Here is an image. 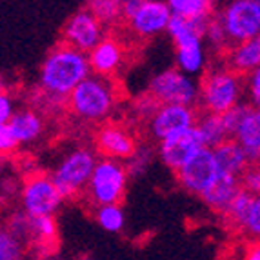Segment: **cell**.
Masks as SVG:
<instances>
[{
	"instance_id": "6da1fadb",
	"label": "cell",
	"mask_w": 260,
	"mask_h": 260,
	"mask_svg": "<svg viewBox=\"0 0 260 260\" xmlns=\"http://www.w3.org/2000/svg\"><path fill=\"white\" fill-rule=\"evenodd\" d=\"M91 75L87 55L58 44L44 58L40 68V89L48 99H68L80 82Z\"/></svg>"
},
{
	"instance_id": "7a4b0ae2",
	"label": "cell",
	"mask_w": 260,
	"mask_h": 260,
	"mask_svg": "<svg viewBox=\"0 0 260 260\" xmlns=\"http://www.w3.org/2000/svg\"><path fill=\"white\" fill-rule=\"evenodd\" d=\"M209 18H197L186 20L180 17H171L168 33L175 44V58L177 70L187 77H195L206 71V48L202 44L204 31L208 27Z\"/></svg>"
},
{
	"instance_id": "3957f363",
	"label": "cell",
	"mask_w": 260,
	"mask_h": 260,
	"mask_svg": "<svg viewBox=\"0 0 260 260\" xmlns=\"http://www.w3.org/2000/svg\"><path fill=\"white\" fill-rule=\"evenodd\" d=\"M244 96V77L233 73L228 66L206 70L199 84V106L204 113L224 115Z\"/></svg>"
},
{
	"instance_id": "277c9868",
	"label": "cell",
	"mask_w": 260,
	"mask_h": 260,
	"mask_svg": "<svg viewBox=\"0 0 260 260\" xmlns=\"http://www.w3.org/2000/svg\"><path fill=\"white\" fill-rule=\"evenodd\" d=\"M117 104V87L111 78L89 77L80 82L68 96V106L71 113L80 120L100 122L111 115L113 108Z\"/></svg>"
},
{
	"instance_id": "5b68a950",
	"label": "cell",
	"mask_w": 260,
	"mask_h": 260,
	"mask_svg": "<svg viewBox=\"0 0 260 260\" xmlns=\"http://www.w3.org/2000/svg\"><path fill=\"white\" fill-rule=\"evenodd\" d=\"M96 160H99L96 153L87 148L73 149L70 155L62 158L60 164L56 166L55 173L51 175L53 184L60 193L62 200L73 199L82 189H86Z\"/></svg>"
},
{
	"instance_id": "8992f818",
	"label": "cell",
	"mask_w": 260,
	"mask_h": 260,
	"mask_svg": "<svg viewBox=\"0 0 260 260\" xmlns=\"http://www.w3.org/2000/svg\"><path fill=\"white\" fill-rule=\"evenodd\" d=\"M127 171L124 162L113 160V158H99L93 169L91 178L87 182V195L93 204L111 206L120 204L122 197L127 187Z\"/></svg>"
},
{
	"instance_id": "52a82bcc",
	"label": "cell",
	"mask_w": 260,
	"mask_h": 260,
	"mask_svg": "<svg viewBox=\"0 0 260 260\" xmlns=\"http://www.w3.org/2000/svg\"><path fill=\"white\" fill-rule=\"evenodd\" d=\"M217 17L231 46L242 44L260 35V2L258 0H233L220 9Z\"/></svg>"
},
{
	"instance_id": "ba28073f",
	"label": "cell",
	"mask_w": 260,
	"mask_h": 260,
	"mask_svg": "<svg viewBox=\"0 0 260 260\" xmlns=\"http://www.w3.org/2000/svg\"><path fill=\"white\" fill-rule=\"evenodd\" d=\"M148 93L160 106H189L199 104V84L193 77H187L182 71L169 68L149 80Z\"/></svg>"
},
{
	"instance_id": "9c48e42d",
	"label": "cell",
	"mask_w": 260,
	"mask_h": 260,
	"mask_svg": "<svg viewBox=\"0 0 260 260\" xmlns=\"http://www.w3.org/2000/svg\"><path fill=\"white\" fill-rule=\"evenodd\" d=\"M64 202L53 178L44 173L29 175L22 187V206L27 217H53Z\"/></svg>"
},
{
	"instance_id": "30bf717a",
	"label": "cell",
	"mask_w": 260,
	"mask_h": 260,
	"mask_svg": "<svg viewBox=\"0 0 260 260\" xmlns=\"http://www.w3.org/2000/svg\"><path fill=\"white\" fill-rule=\"evenodd\" d=\"M104 37V26L87 11V8L78 9L77 13L71 15L62 29V44L84 55L99 46Z\"/></svg>"
},
{
	"instance_id": "8fae6325",
	"label": "cell",
	"mask_w": 260,
	"mask_h": 260,
	"mask_svg": "<svg viewBox=\"0 0 260 260\" xmlns=\"http://www.w3.org/2000/svg\"><path fill=\"white\" fill-rule=\"evenodd\" d=\"M197 120H199L197 108L173 104L160 106L158 111L155 113V117L148 122V129L156 142H164L177 135L193 129Z\"/></svg>"
},
{
	"instance_id": "7c38bea8",
	"label": "cell",
	"mask_w": 260,
	"mask_h": 260,
	"mask_svg": "<svg viewBox=\"0 0 260 260\" xmlns=\"http://www.w3.org/2000/svg\"><path fill=\"white\" fill-rule=\"evenodd\" d=\"M218 173L220 171H218L213 149L204 148L200 149L187 164H184L178 169L175 175H177L178 184L184 189L197 197H202L211 187V184L217 180Z\"/></svg>"
},
{
	"instance_id": "4fadbf2b",
	"label": "cell",
	"mask_w": 260,
	"mask_h": 260,
	"mask_svg": "<svg viewBox=\"0 0 260 260\" xmlns=\"http://www.w3.org/2000/svg\"><path fill=\"white\" fill-rule=\"evenodd\" d=\"M171 9L162 0H142L137 13L126 22L129 29L140 39H151L168 31L171 20Z\"/></svg>"
},
{
	"instance_id": "5bb4252c",
	"label": "cell",
	"mask_w": 260,
	"mask_h": 260,
	"mask_svg": "<svg viewBox=\"0 0 260 260\" xmlns=\"http://www.w3.org/2000/svg\"><path fill=\"white\" fill-rule=\"evenodd\" d=\"M204 148L206 146L200 139L199 131H197V127H193L186 133H180L173 139H168L158 144V156L166 168L177 173L178 169L184 164H187L200 149Z\"/></svg>"
},
{
	"instance_id": "9a60e30c",
	"label": "cell",
	"mask_w": 260,
	"mask_h": 260,
	"mask_svg": "<svg viewBox=\"0 0 260 260\" xmlns=\"http://www.w3.org/2000/svg\"><path fill=\"white\" fill-rule=\"evenodd\" d=\"M95 142L96 149L102 153L104 158H113L118 162H127L139 148L133 135L118 124H106L100 127Z\"/></svg>"
},
{
	"instance_id": "2e32d148",
	"label": "cell",
	"mask_w": 260,
	"mask_h": 260,
	"mask_svg": "<svg viewBox=\"0 0 260 260\" xmlns=\"http://www.w3.org/2000/svg\"><path fill=\"white\" fill-rule=\"evenodd\" d=\"M124 48L118 39L115 37H104V40L95 46L91 51L87 53V60L91 73L96 77L111 78L124 64Z\"/></svg>"
},
{
	"instance_id": "e0dca14e",
	"label": "cell",
	"mask_w": 260,
	"mask_h": 260,
	"mask_svg": "<svg viewBox=\"0 0 260 260\" xmlns=\"http://www.w3.org/2000/svg\"><path fill=\"white\" fill-rule=\"evenodd\" d=\"M224 64L240 77H246L256 68H260V35L242 44L231 46L224 55Z\"/></svg>"
},
{
	"instance_id": "ac0fdd59",
	"label": "cell",
	"mask_w": 260,
	"mask_h": 260,
	"mask_svg": "<svg viewBox=\"0 0 260 260\" xmlns=\"http://www.w3.org/2000/svg\"><path fill=\"white\" fill-rule=\"evenodd\" d=\"M239 191H240V177L218 173L217 180L211 184V187L200 199L204 200V204L209 209H213L215 213L224 217Z\"/></svg>"
},
{
	"instance_id": "d6986e66",
	"label": "cell",
	"mask_w": 260,
	"mask_h": 260,
	"mask_svg": "<svg viewBox=\"0 0 260 260\" xmlns=\"http://www.w3.org/2000/svg\"><path fill=\"white\" fill-rule=\"evenodd\" d=\"M213 155H215V160H217L220 173L240 177L249 168L246 153H244L240 144L235 139H228L222 144H218L217 148L213 149Z\"/></svg>"
},
{
	"instance_id": "ffe728a7",
	"label": "cell",
	"mask_w": 260,
	"mask_h": 260,
	"mask_svg": "<svg viewBox=\"0 0 260 260\" xmlns=\"http://www.w3.org/2000/svg\"><path fill=\"white\" fill-rule=\"evenodd\" d=\"M247 156V162L260 164V109H251L233 137Z\"/></svg>"
},
{
	"instance_id": "44dd1931",
	"label": "cell",
	"mask_w": 260,
	"mask_h": 260,
	"mask_svg": "<svg viewBox=\"0 0 260 260\" xmlns=\"http://www.w3.org/2000/svg\"><path fill=\"white\" fill-rule=\"evenodd\" d=\"M8 127L13 133L17 144H29L37 140L44 131V122L33 109H20L9 120Z\"/></svg>"
},
{
	"instance_id": "7402d4cb",
	"label": "cell",
	"mask_w": 260,
	"mask_h": 260,
	"mask_svg": "<svg viewBox=\"0 0 260 260\" xmlns=\"http://www.w3.org/2000/svg\"><path fill=\"white\" fill-rule=\"evenodd\" d=\"M195 127H197V131H199L204 146L209 149H215L218 144H222L224 140L230 139L228 133H225L224 124H222L220 115H213V113L199 115V120H197Z\"/></svg>"
},
{
	"instance_id": "603a6c76",
	"label": "cell",
	"mask_w": 260,
	"mask_h": 260,
	"mask_svg": "<svg viewBox=\"0 0 260 260\" xmlns=\"http://www.w3.org/2000/svg\"><path fill=\"white\" fill-rule=\"evenodd\" d=\"M173 17L197 20V18H209L217 13V4L211 0H169L168 2Z\"/></svg>"
},
{
	"instance_id": "cb8c5ba5",
	"label": "cell",
	"mask_w": 260,
	"mask_h": 260,
	"mask_svg": "<svg viewBox=\"0 0 260 260\" xmlns=\"http://www.w3.org/2000/svg\"><path fill=\"white\" fill-rule=\"evenodd\" d=\"M86 8L104 27L113 26L118 20H122L120 0H91V2H87Z\"/></svg>"
},
{
	"instance_id": "d4e9b609",
	"label": "cell",
	"mask_w": 260,
	"mask_h": 260,
	"mask_svg": "<svg viewBox=\"0 0 260 260\" xmlns=\"http://www.w3.org/2000/svg\"><path fill=\"white\" fill-rule=\"evenodd\" d=\"M58 225L55 217H29V239L39 246H51L56 240Z\"/></svg>"
},
{
	"instance_id": "484cf974",
	"label": "cell",
	"mask_w": 260,
	"mask_h": 260,
	"mask_svg": "<svg viewBox=\"0 0 260 260\" xmlns=\"http://www.w3.org/2000/svg\"><path fill=\"white\" fill-rule=\"evenodd\" d=\"M95 218L100 228L108 233H118L124 230V224H126V215H124L120 204L99 206L95 209Z\"/></svg>"
},
{
	"instance_id": "4316f807",
	"label": "cell",
	"mask_w": 260,
	"mask_h": 260,
	"mask_svg": "<svg viewBox=\"0 0 260 260\" xmlns=\"http://www.w3.org/2000/svg\"><path fill=\"white\" fill-rule=\"evenodd\" d=\"M253 199H255V197L249 195L247 191L240 189L239 193H237V197L233 199V202L230 204L228 211H225L224 218L230 222L231 225H235V228H240V230H242L244 222H246L247 215H249V209H251Z\"/></svg>"
},
{
	"instance_id": "83f0119b",
	"label": "cell",
	"mask_w": 260,
	"mask_h": 260,
	"mask_svg": "<svg viewBox=\"0 0 260 260\" xmlns=\"http://www.w3.org/2000/svg\"><path fill=\"white\" fill-rule=\"evenodd\" d=\"M202 40H206V44H208L215 53H222V55H225L228 49L231 48L230 39H228V35H225L224 26H222L220 20H218L217 13L213 15L211 20L208 22V27H206L204 39Z\"/></svg>"
},
{
	"instance_id": "f1b7e54d",
	"label": "cell",
	"mask_w": 260,
	"mask_h": 260,
	"mask_svg": "<svg viewBox=\"0 0 260 260\" xmlns=\"http://www.w3.org/2000/svg\"><path fill=\"white\" fill-rule=\"evenodd\" d=\"M249 111H251L249 104H246V102H240V104H237L235 108H231L230 111H225L224 115H220L222 124H224L225 133H228V137H230V139H233L235 133L239 131V127L242 126V122L246 120V117L249 115Z\"/></svg>"
},
{
	"instance_id": "f546056e",
	"label": "cell",
	"mask_w": 260,
	"mask_h": 260,
	"mask_svg": "<svg viewBox=\"0 0 260 260\" xmlns=\"http://www.w3.org/2000/svg\"><path fill=\"white\" fill-rule=\"evenodd\" d=\"M22 242L8 228H0V260H22Z\"/></svg>"
},
{
	"instance_id": "4dcf8cb0",
	"label": "cell",
	"mask_w": 260,
	"mask_h": 260,
	"mask_svg": "<svg viewBox=\"0 0 260 260\" xmlns=\"http://www.w3.org/2000/svg\"><path fill=\"white\" fill-rule=\"evenodd\" d=\"M153 155L155 153H153V149L149 146H139L137 151L133 153V156L127 160V164H124L126 166L127 177H139V175H142L148 169V166L151 164Z\"/></svg>"
},
{
	"instance_id": "1f68e13d",
	"label": "cell",
	"mask_w": 260,
	"mask_h": 260,
	"mask_svg": "<svg viewBox=\"0 0 260 260\" xmlns=\"http://www.w3.org/2000/svg\"><path fill=\"white\" fill-rule=\"evenodd\" d=\"M244 95H246V104H249V108L260 109V68L244 77Z\"/></svg>"
},
{
	"instance_id": "d6a6232c",
	"label": "cell",
	"mask_w": 260,
	"mask_h": 260,
	"mask_svg": "<svg viewBox=\"0 0 260 260\" xmlns=\"http://www.w3.org/2000/svg\"><path fill=\"white\" fill-rule=\"evenodd\" d=\"M240 189L253 197L260 195V164H251L240 175Z\"/></svg>"
},
{
	"instance_id": "836d02e7",
	"label": "cell",
	"mask_w": 260,
	"mask_h": 260,
	"mask_svg": "<svg viewBox=\"0 0 260 260\" xmlns=\"http://www.w3.org/2000/svg\"><path fill=\"white\" fill-rule=\"evenodd\" d=\"M242 231L247 237L260 240V195L253 199L251 209H249V215H247L246 222H244Z\"/></svg>"
},
{
	"instance_id": "e575fe53",
	"label": "cell",
	"mask_w": 260,
	"mask_h": 260,
	"mask_svg": "<svg viewBox=\"0 0 260 260\" xmlns=\"http://www.w3.org/2000/svg\"><path fill=\"white\" fill-rule=\"evenodd\" d=\"M158 108H160V104H158L149 93H146L144 96L137 99V102H135V113H137L140 118H144V120H148V122L155 117V113L158 111Z\"/></svg>"
},
{
	"instance_id": "d590c367",
	"label": "cell",
	"mask_w": 260,
	"mask_h": 260,
	"mask_svg": "<svg viewBox=\"0 0 260 260\" xmlns=\"http://www.w3.org/2000/svg\"><path fill=\"white\" fill-rule=\"evenodd\" d=\"M13 115H15L13 99L6 91H0V126H8Z\"/></svg>"
},
{
	"instance_id": "8d00e7d4",
	"label": "cell",
	"mask_w": 260,
	"mask_h": 260,
	"mask_svg": "<svg viewBox=\"0 0 260 260\" xmlns=\"http://www.w3.org/2000/svg\"><path fill=\"white\" fill-rule=\"evenodd\" d=\"M17 146L18 144H17V140H15L11 129H9L8 126H0V156L15 151Z\"/></svg>"
},
{
	"instance_id": "74e56055",
	"label": "cell",
	"mask_w": 260,
	"mask_h": 260,
	"mask_svg": "<svg viewBox=\"0 0 260 260\" xmlns=\"http://www.w3.org/2000/svg\"><path fill=\"white\" fill-rule=\"evenodd\" d=\"M140 2L142 0H124L122 2V20L127 22L135 13H137V9L140 8Z\"/></svg>"
},
{
	"instance_id": "f35d334b",
	"label": "cell",
	"mask_w": 260,
	"mask_h": 260,
	"mask_svg": "<svg viewBox=\"0 0 260 260\" xmlns=\"http://www.w3.org/2000/svg\"><path fill=\"white\" fill-rule=\"evenodd\" d=\"M246 260H260V240H255L246 249Z\"/></svg>"
},
{
	"instance_id": "ab89813d",
	"label": "cell",
	"mask_w": 260,
	"mask_h": 260,
	"mask_svg": "<svg viewBox=\"0 0 260 260\" xmlns=\"http://www.w3.org/2000/svg\"><path fill=\"white\" fill-rule=\"evenodd\" d=\"M0 91H2V77H0Z\"/></svg>"
},
{
	"instance_id": "60d3db41",
	"label": "cell",
	"mask_w": 260,
	"mask_h": 260,
	"mask_svg": "<svg viewBox=\"0 0 260 260\" xmlns=\"http://www.w3.org/2000/svg\"><path fill=\"white\" fill-rule=\"evenodd\" d=\"M80 260H91V258H89V256H84V258H80Z\"/></svg>"
},
{
	"instance_id": "b9f144b4",
	"label": "cell",
	"mask_w": 260,
	"mask_h": 260,
	"mask_svg": "<svg viewBox=\"0 0 260 260\" xmlns=\"http://www.w3.org/2000/svg\"><path fill=\"white\" fill-rule=\"evenodd\" d=\"M0 166H2V156H0Z\"/></svg>"
},
{
	"instance_id": "7bdbcfd3",
	"label": "cell",
	"mask_w": 260,
	"mask_h": 260,
	"mask_svg": "<svg viewBox=\"0 0 260 260\" xmlns=\"http://www.w3.org/2000/svg\"><path fill=\"white\" fill-rule=\"evenodd\" d=\"M258 2H260V0H258Z\"/></svg>"
}]
</instances>
